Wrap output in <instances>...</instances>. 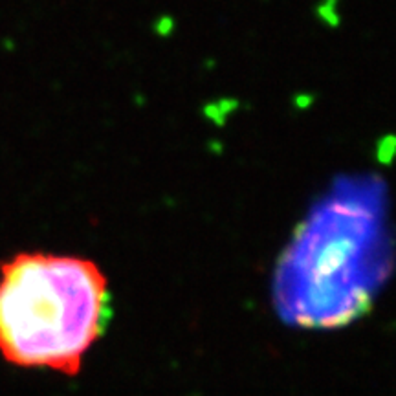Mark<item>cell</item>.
Listing matches in <instances>:
<instances>
[{"mask_svg": "<svg viewBox=\"0 0 396 396\" xmlns=\"http://www.w3.org/2000/svg\"><path fill=\"white\" fill-rule=\"evenodd\" d=\"M108 320V279L91 259L21 252L0 262V356L6 363L76 376Z\"/></svg>", "mask_w": 396, "mask_h": 396, "instance_id": "1", "label": "cell"}, {"mask_svg": "<svg viewBox=\"0 0 396 396\" xmlns=\"http://www.w3.org/2000/svg\"><path fill=\"white\" fill-rule=\"evenodd\" d=\"M235 108H237V101H233V99H221V101L206 105L204 114H206L207 120H211L216 125H224L226 117L230 116Z\"/></svg>", "mask_w": 396, "mask_h": 396, "instance_id": "2", "label": "cell"}]
</instances>
